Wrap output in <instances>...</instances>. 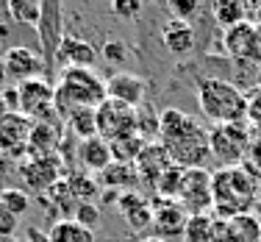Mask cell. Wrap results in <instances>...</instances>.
I'll use <instances>...</instances> for the list:
<instances>
[{
	"mask_svg": "<svg viewBox=\"0 0 261 242\" xmlns=\"http://www.w3.org/2000/svg\"><path fill=\"white\" fill-rule=\"evenodd\" d=\"M100 56H103L106 61H111V64H125L128 56H130V51H128L125 42H120V39H109V42L103 45Z\"/></svg>",
	"mask_w": 261,
	"mask_h": 242,
	"instance_id": "obj_35",
	"label": "cell"
},
{
	"mask_svg": "<svg viewBox=\"0 0 261 242\" xmlns=\"http://www.w3.org/2000/svg\"><path fill=\"white\" fill-rule=\"evenodd\" d=\"M159 117L153 109L139 106L136 109V134L142 136L145 142H153V136H159Z\"/></svg>",
	"mask_w": 261,
	"mask_h": 242,
	"instance_id": "obj_31",
	"label": "cell"
},
{
	"mask_svg": "<svg viewBox=\"0 0 261 242\" xmlns=\"http://www.w3.org/2000/svg\"><path fill=\"white\" fill-rule=\"evenodd\" d=\"M247 120H253L256 126H261V92L256 98H250V114H247Z\"/></svg>",
	"mask_w": 261,
	"mask_h": 242,
	"instance_id": "obj_40",
	"label": "cell"
},
{
	"mask_svg": "<svg viewBox=\"0 0 261 242\" xmlns=\"http://www.w3.org/2000/svg\"><path fill=\"white\" fill-rule=\"evenodd\" d=\"M72 220L81 223L84 228H89V231H95L97 226H100V209L95 206V203H78L75 214H72Z\"/></svg>",
	"mask_w": 261,
	"mask_h": 242,
	"instance_id": "obj_34",
	"label": "cell"
},
{
	"mask_svg": "<svg viewBox=\"0 0 261 242\" xmlns=\"http://www.w3.org/2000/svg\"><path fill=\"white\" fill-rule=\"evenodd\" d=\"M17 223H20V217L0 206V239H9L11 234L17 231Z\"/></svg>",
	"mask_w": 261,
	"mask_h": 242,
	"instance_id": "obj_38",
	"label": "cell"
},
{
	"mask_svg": "<svg viewBox=\"0 0 261 242\" xmlns=\"http://www.w3.org/2000/svg\"><path fill=\"white\" fill-rule=\"evenodd\" d=\"M145 95H147L145 78L134 76V72H114L111 78H106V98L109 101H117L130 109H139L145 103Z\"/></svg>",
	"mask_w": 261,
	"mask_h": 242,
	"instance_id": "obj_14",
	"label": "cell"
},
{
	"mask_svg": "<svg viewBox=\"0 0 261 242\" xmlns=\"http://www.w3.org/2000/svg\"><path fill=\"white\" fill-rule=\"evenodd\" d=\"M34 123L28 117H22L20 111H11L0 120V153L9 159L28 156V139Z\"/></svg>",
	"mask_w": 261,
	"mask_h": 242,
	"instance_id": "obj_13",
	"label": "cell"
},
{
	"mask_svg": "<svg viewBox=\"0 0 261 242\" xmlns=\"http://www.w3.org/2000/svg\"><path fill=\"white\" fill-rule=\"evenodd\" d=\"M75 156L81 161V167H84L86 173H100L106 170V167L114 161V153H111V145L103 139V136H92V139H84L78 142V151Z\"/></svg>",
	"mask_w": 261,
	"mask_h": 242,
	"instance_id": "obj_18",
	"label": "cell"
},
{
	"mask_svg": "<svg viewBox=\"0 0 261 242\" xmlns=\"http://www.w3.org/2000/svg\"><path fill=\"white\" fill-rule=\"evenodd\" d=\"M42 9H45L42 0H9L6 3V14L11 17V22H20V26H28V28L39 26Z\"/></svg>",
	"mask_w": 261,
	"mask_h": 242,
	"instance_id": "obj_24",
	"label": "cell"
},
{
	"mask_svg": "<svg viewBox=\"0 0 261 242\" xmlns=\"http://www.w3.org/2000/svg\"><path fill=\"white\" fill-rule=\"evenodd\" d=\"M39 39H42V59H45L47 64V72L56 67V51H59L61 39H64V31H61V6L59 3H45V9H42V20L39 26Z\"/></svg>",
	"mask_w": 261,
	"mask_h": 242,
	"instance_id": "obj_15",
	"label": "cell"
},
{
	"mask_svg": "<svg viewBox=\"0 0 261 242\" xmlns=\"http://www.w3.org/2000/svg\"><path fill=\"white\" fill-rule=\"evenodd\" d=\"M106 98V81L89 67H67L56 81V111L67 123V117L78 109H100Z\"/></svg>",
	"mask_w": 261,
	"mask_h": 242,
	"instance_id": "obj_2",
	"label": "cell"
},
{
	"mask_svg": "<svg viewBox=\"0 0 261 242\" xmlns=\"http://www.w3.org/2000/svg\"><path fill=\"white\" fill-rule=\"evenodd\" d=\"M6 114H11V111H9V106H6V101H3V98H0V120H3Z\"/></svg>",
	"mask_w": 261,
	"mask_h": 242,
	"instance_id": "obj_43",
	"label": "cell"
},
{
	"mask_svg": "<svg viewBox=\"0 0 261 242\" xmlns=\"http://www.w3.org/2000/svg\"><path fill=\"white\" fill-rule=\"evenodd\" d=\"M61 173H64V164L59 156H28L20 161V178L25 181V187L31 192H42V195L61 181Z\"/></svg>",
	"mask_w": 261,
	"mask_h": 242,
	"instance_id": "obj_10",
	"label": "cell"
},
{
	"mask_svg": "<svg viewBox=\"0 0 261 242\" xmlns=\"http://www.w3.org/2000/svg\"><path fill=\"white\" fill-rule=\"evenodd\" d=\"M250 6L242 3V0H217L214 6H211V14H214V22L220 26L222 31L239 26V22L250 20Z\"/></svg>",
	"mask_w": 261,
	"mask_h": 242,
	"instance_id": "obj_23",
	"label": "cell"
},
{
	"mask_svg": "<svg viewBox=\"0 0 261 242\" xmlns=\"http://www.w3.org/2000/svg\"><path fill=\"white\" fill-rule=\"evenodd\" d=\"M139 11H142L139 0H114V3H111V14L120 17V20H134Z\"/></svg>",
	"mask_w": 261,
	"mask_h": 242,
	"instance_id": "obj_36",
	"label": "cell"
},
{
	"mask_svg": "<svg viewBox=\"0 0 261 242\" xmlns=\"http://www.w3.org/2000/svg\"><path fill=\"white\" fill-rule=\"evenodd\" d=\"M250 128L247 123H228V126H214L208 131L211 156L220 161L222 167H242L250 151Z\"/></svg>",
	"mask_w": 261,
	"mask_h": 242,
	"instance_id": "obj_5",
	"label": "cell"
},
{
	"mask_svg": "<svg viewBox=\"0 0 261 242\" xmlns=\"http://www.w3.org/2000/svg\"><path fill=\"white\" fill-rule=\"evenodd\" d=\"M200 0H170L167 3V11L172 14V20H184V22H192V17L200 14Z\"/></svg>",
	"mask_w": 261,
	"mask_h": 242,
	"instance_id": "obj_33",
	"label": "cell"
},
{
	"mask_svg": "<svg viewBox=\"0 0 261 242\" xmlns=\"http://www.w3.org/2000/svg\"><path fill=\"white\" fill-rule=\"evenodd\" d=\"M0 98L6 101L9 111H17V109H20V92H17V86H6V89L0 92Z\"/></svg>",
	"mask_w": 261,
	"mask_h": 242,
	"instance_id": "obj_39",
	"label": "cell"
},
{
	"mask_svg": "<svg viewBox=\"0 0 261 242\" xmlns=\"http://www.w3.org/2000/svg\"><path fill=\"white\" fill-rule=\"evenodd\" d=\"M47 242H95V234L70 217V220H59L50 228Z\"/></svg>",
	"mask_w": 261,
	"mask_h": 242,
	"instance_id": "obj_26",
	"label": "cell"
},
{
	"mask_svg": "<svg viewBox=\"0 0 261 242\" xmlns=\"http://www.w3.org/2000/svg\"><path fill=\"white\" fill-rule=\"evenodd\" d=\"M217 228L220 223H214L208 214H195L186 223L184 242H217Z\"/></svg>",
	"mask_w": 261,
	"mask_h": 242,
	"instance_id": "obj_27",
	"label": "cell"
},
{
	"mask_svg": "<svg viewBox=\"0 0 261 242\" xmlns=\"http://www.w3.org/2000/svg\"><path fill=\"white\" fill-rule=\"evenodd\" d=\"M181 184H184V167L172 164L156 184V198H167V201H178L181 195Z\"/></svg>",
	"mask_w": 261,
	"mask_h": 242,
	"instance_id": "obj_29",
	"label": "cell"
},
{
	"mask_svg": "<svg viewBox=\"0 0 261 242\" xmlns=\"http://www.w3.org/2000/svg\"><path fill=\"white\" fill-rule=\"evenodd\" d=\"M134 167H136V173H139V181L150 184V187L156 189L159 178L172 167V159H170V153L164 151L161 142H145V148L139 151Z\"/></svg>",
	"mask_w": 261,
	"mask_h": 242,
	"instance_id": "obj_16",
	"label": "cell"
},
{
	"mask_svg": "<svg viewBox=\"0 0 261 242\" xmlns=\"http://www.w3.org/2000/svg\"><path fill=\"white\" fill-rule=\"evenodd\" d=\"M222 47L233 61H250L261 64V31L250 20L239 22V26L228 28L222 34Z\"/></svg>",
	"mask_w": 261,
	"mask_h": 242,
	"instance_id": "obj_9",
	"label": "cell"
},
{
	"mask_svg": "<svg viewBox=\"0 0 261 242\" xmlns=\"http://www.w3.org/2000/svg\"><path fill=\"white\" fill-rule=\"evenodd\" d=\"M211 189L217 214H222V220H233L253 206L258 184L245 167H220L217 173H211Z\"/></svg>",
	"mask_w": 261,
	"mask_h": 242,
	"instance_id": "obj_4",
	"label": "cell"
},
{
	"mask_svg": "<svg viewBox=\"0 0 261 242\" xmlns=\"http://www.w3.org/2000/svg\"><path fill=\"white\" fill-rule=\"evenodd\" d=\"M153 228H156V239L170 242V239H184L189 214L181 209L178 201H167V198H153Z\"/></svg>",
	"mask_w": 261,
	"mask_h": 242,
	"instance_id": "obj_11",
	"label": "cell"
},
{
	"mask_svg": "<svg viewBox=\"0 0 261 242\" xmlns=\"http://www.w3.org/2000/svg\"><path fill=\"white\" fill-rule=\"evenodd\" d=\"M67 128L78 142L97 136V109H78L67 117Z\"/></svg>",
	"mask_w": 261,
	"mask_h": 242,
	"instance_id": "obj_25",
	"label": "cell"
},
{
	"mask_svg": "<svg viewBox=\"0 0 261 242\" xmlns=\"http://www.w3.org/2000/svg\"><path fill=\"white\" fill-rule=\"evenodd\" d=\"M67 187H70L72 198H75L78 203H92L97 198V192H100V181L92 178L89 173H70Z\"/></svg>",
	"mask_w": 261,
	"mask_h": 242,
	"instance_id": "obj_28",
	"label": "cell"
},
{
	"mask_svg": "<svg viewBox=\"0 0 261 242\" xmlns=\"http://www.w3.org/2000/svg\"><path fill=\"white\" fill-rule=\"evenodd\" d=\"M3 64H6L9 78H14L17 84H22V81H34V78H45V72H47L45 59H42L36 51H31L28 45H11V47H6Z\"/></svg>",
	"mask_w": 261,
	"mask_h": 242,
	"instance_id": "obj_12",
	"label": "cell"
},
{
	"mask_svg": "<svg viewBox=\"0 0 261 242\" xmlns=\"http://www.w3.org/2000/svg\"><path fill=\"white\" fill-rule=\"evenodd\" d=\"M97 61V51L92 42L81 39L75 34H64V39H61L59 51H56V64H64L67 67H95Z\"/></svg>",
	"mask_w": 261,
	"mask_h": 242,
	"instance_id": "obj_17",
	"label": "cell"
},
{
	"mask_svg": "<svg viewBox=\"0 0 261 242\" xmlns=\"http://www.w3.org/2000/svg\"><path fill=\"white\" fill-rule=\"evenodd\" d=\"M100 189H114V192H134L139 184V173L134 164H122V161H111L109 167L97 176Z\"/></svg>",
	"mask_w": 261,
	"mask_h": 242,
	"instance_id": "obj_22",
	"label": "cell"
},
{
	"mask_svg": "<svg viewBox=\"0 0 261 242\" xmlns=\"http://www.w3.org/2000/svg\"><path fill=\"white\" fill-rule=\"evenodd\" d=\"M178 203L189 217L195 214H208V209H214V189H211V173L206 167H192L184 170V184Z\"/></svg>",
	"mask_w": 261,
	"mask_h": 242,
	"instance_id": "obj_7",
	"label": "cell"
},
{
	"mask_svg": "<svg viewBox=\"0 0 261 242\" xmlns=\"http://www.w3.org/2000/svg\"><path fill=\"white\" fill-rule=\"evenodd\" d=\"M250 22L261 31V3H258V6H253V11H250Z\"/></svg>",
	"mask_w": 261,
	"mask_h": 242,
	"instance_id": "obj_41",
	"label": "cell"
},
{
	"mask_svg": "<svg viewBox=\"0 0 261 242\" xmlns=\"http://www.w3.org/2000/svg\"><path fill=\"white\" fill-rule=\"evenodd\" d=\"M195 28H192V22H184V20H167L164 28H161V42H164V47L170 51L172 56H186L195 51Z\"/></svg>",
	"mask_w": 261,
	"mask_h": 242,
	"instance_id": "obj_20",
	"label": "cell"
},
{
	"mask_svg": "<svg viewBox=\"0 0 261 242\" xmlns=\"http://www.w3.org/2000/svg\"><path fill=\"white\" fill-rule=\"evenodd\" d=\"M197 103H200L203 117L214 126L247 123V114H250V98L236 84L217 76H206L197 81Z\"/></svg>",
	"mask_w": 261,
	"mask_h": 242,
	"instance_id": "obj_3",
	"label": "cell"
},
{
	"mask_svg": "<svg viewBox=\"0 0 261 242\" xmlns=\"http://www.w3.org/2000/svg\"><path fill=\"white\" fill-rule=\"evenodd\" d=\"M6 81H9V72H6V64H3V56H0V92L6 89Z\"/></svg>",
	"mask_w": 261,
	"mask_h": 242,
	"instance_id": "obj_42",
	"label": "cell"
},
{
	"mask_svg": "<svg viewBox=\"0 0 261 242\" xmlns=\"http://www.w3.org/2000/svg\"><path fill=\"white\" fill-rule=\"evenodd\" d=\"M142 148H145V139H142V136H128V139L114 142V145H111V153H114V161H122V164H134Z\"/></svg>",
	"mask_w": 261,
	"mask_h": 242,
	"instance_id": "obj_30",
	"label": "cell"
},
{
	"mask_svg": "<svg viewBox=\"0 0 261 242\" xmlns=\"http://www.w3.org/2000/svg\"><path fill=\"white\" fill-rule=\"evenodd\" d=\"M142 242H161V239H142Z\"/></svg>",
	"mask_w": 261,
	"mask_h": 242,
	"instance_id": "obj_44",
	"label": "cell"
},
{
	"mask_svg": "<svg viewBox=\"0 0 261 242\" xmlns=\"http://www.w3.org/2000/svg\"><path fill=\"white\" fill-rule=\"evenodd\" d=\"M61 148V123H34L28 139V156L42 159V156H56Z\"/></svg>",
	"mask_w": 261,
	"mask_h": 242,
	"instance_id": "obj_19",
	"label": "cell"
},
{
	"mask_svg": "<svg viewBox=\"0 0 261 242\" xmlns=\"http://www.w3.org/2000/svg\"><path fill=\"white\" fill-rule=\"evenodd\" d=\"M20 92V114L28 117L31 123H61L59 111H56V84L47 78H34L17 84Z\"/></svg>",
	"mask_w": 261,
	"mask_h": 242,
	"instance_id": "obj_6",
	"label": "cell"
},
{
	"mask_svg": "<svg viewBox=\"0 0 261 242\" xmlns=\"http://www.w3.org/2000/svg\"><path fill=\"white\" fill-rule=\"evenodd\" d=\"M97 136H103L109 145L128 136H139L136 134V109L122 106L117 101H106L97 109Z\"/></svg>",
	"mask_w": 261,
	"mask_h": 242,
	"instance_id": "obj_8",
	"label": "cell"
},
{
	"mask_svg": "<svg viewBox=\"0 0 261 242\" xmlns=\"http://www.w3.org/2000/svg\"><path fill=\"white\" fill-rule=\"evenodd\" d=\"M14 173H20V164H14V159H9V156L0 153V192L11 189V178H14Z\"/></svg>",
	"mask_w": 261,
	"mask_h": 242,
	"instance_id": "obj_37",
	"label": "cell"
},
{
	"mask_svg": "<svg viewBox=\"0 0 261 242\" xmlns=\"http://www.w3.org/2000/svg\"><path fill=\"white\" fill-rule=\"evenodd\" d=\"M117 209H120L122 220H125L130 228H136V231L153 226V206H150V201H145V198L136 195V192H122L120 201H117Z\"/></svg>",
	"mask_w": 261,
	"mask_h": 242,
	"instance_id": "obj_21",
	"label": "cell"
},
{
	"mask_svg": "<svg viewBox=\"0 0 261 242\" xmlns=\"http://www.w3.org/2000/svg\"><path fill=\"white\" fill-rule=\"evenodd\" d=\"M159 142L170 153L172 164L192 170L203 167V161L211 156L208 131L181 109H164L159 117Z\"/></svg>",
	"mask_w": 261,
	"mask_h": 242,
	"instance_id": "obj_1",
	"label": "cell"
},
{
	"mask_svg": "<svg viewBox=\"0 0 261 242\" xmlns=\"http://www.w3.org/2000/svg\"><path fill=\"white\" fill-rule=\"evenodd\" d=\"M0 206L3 209H9L11 214H17V217H22L31 209V198L25 195L22 189H17V187H11V189H6V192H0Z\"/></svg>",
	"mask_w": 261,
	"mask_h": 242,
	"instance_id": "obj_32",
	"label": "cell"
}]
</instances>
